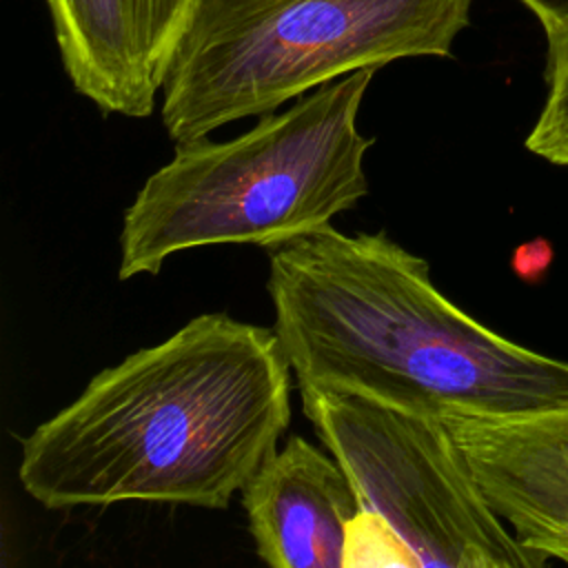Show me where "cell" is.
<instances>
[{
    "label": "cell",
    "mask_w": 568,
    "mask_h": 568,
    "mask_svg": "<svg viewBox=\"0 0 568 568\" xmlns=\"http://www.w3.org/2000/svg\"><path fill=\"white\" fill-rule=\"evenodd\" d=\"M275 328L226 313L100 371L22 439L18 477L44 508L120 501L226 508L291 424Z\"/></svg>",
    "instance_id": "obj_1"
},
{
    "label": "cell",
    "mask_w": 568,
    "mask_h": 568,
    "mask_svg": "<svg viewBox=\"0 0 568 568\" xmlns=\"http://www.w3.org/2000/svg\"><path fill=\"white\" fill-rule=\"evenodd\" d=\"M275 333L300 388L353 390L426 415H508L568 402V362L470 317L424 257L384 231L331 224L268 248Z\"/></svg>",
    "instance_id": "obj_2"
},
{
    "label": "cell",
    "mask_w": 568,
    "mask_h": 568,
    "mask_svg": "<svg viewBox=\"0 0 568 568\" xmlns=\"http://www.w3.org/2000/svg\"><path fill=\"white\" fill-rule=\"evenodd\" d=\"M373 75L322 84L233 140L175 144L124 211L118 277L158 275L189 248H273L353 209L368 193L364 155L375 140L359 133L357 113Z\"/></svg>",
    "instance_id": "obj_3"
},
{
    "label": "cell",
    "mask_w": 568,
    "mask_h": 568,
    "mask_svg": "<svg viewBox=\"0 0 568 568\" xmlns=\"http://www.w3.org/2000/svg\"><path fill=\"white\" fill-rule=\"evenodd\" d=\"M475 0H202L162 87L175 142L206 138L359 69L450 58Z\"/></svg>",
    "instance_id": "obj_4"
},
{
    "label": "cell",
    "mask_w": 568,
    "mask_h": 568,
    "mask_svg": "<svg viewBox=\"0 0 568 568\" xmlns=\"http://www.w3.org/2000/svg\"><path fill=\"white\" fill-rule=\"evenodd\" d=\"M302 408L408 566L541 568L484 499L464 453L437 415L353 390L300 388Z\"/></svg>",
    "instance_id": "obj_5"
},
{
    "label": "cell",
    "mask_w": 568,
    "mask_h": 568,
    "mask_svg": "<svg viewBox=\"0 0 568 568\" xmlns=\"http://www.w3.org/2000/svg\"><path fill=\"white\" fill-rule=\"evenodd\" d=\"M495 515L546 561L568 564V402L508 415H446Z\"/></svg>",
    "instance_id": "obj_6"
},
{
    "label": "cell",
    "mask_w": 568,
    "mask_h": 568,
    "mask_svg": "<svg viewBox=\"0 0 568 568\" xmlns=\"http://www.w3.org/2000/svg\"><path fill=\"white\" fill-rule=\"evenodd\" d=\"M73 89L102 113L146 118L202 0H44Z\"/></svg>",
    "instance_id": "obj_7"
},
{
    "label": "cell",
    "mask_w": 568,
    "mask_h": 568,
    "mask_svg": "<svg viewBox=\"0 0 568 568\" xmlns=\"http://www.w3.org/2000/svg\"><path fill=\"white\" fill-rule=\"evenodd\" d=\"M240 493L255 552L264 564L273 568L351 566L355 532L366 513L335 457L291 435Z\"/></svg>",
    "instance_id": "obj_8"
},
{
    "label": "cell",
    "mask_w": 568,
    "mask_h": 568,
    "mask_svg": "<svg viewBox=\"0 0 568 568\" xmlns=\"http://www.w3.org/2000/svg\"><path fill=\"white\" fill-rule=\"evenodd\" d=\"M526 149L568 169V36L548 42L546 100L526 138Z\"/></svg>",
    "instance_id": "obj_9"
},
{
    "label": "cell",
    "mask_w": 568,
    "mask_h": 568,
    "mask_svg": "<svg viewBox=\"0 0 568 568\" xmlns=\"http://www.w3.org/2000/svg\"><path fill=\"white\" fill-rule=\"evenodd\" d=\"M544 27L546 42L568 36V0H519Z\"/></svg>",
    "instance_id": "obj_10"
}]
</instances>
